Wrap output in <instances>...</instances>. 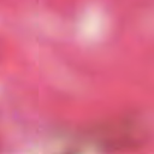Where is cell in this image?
I'll use <instances>...</instances> for the list:
<instances>
[{"label":"cell","instance_id":"obj_1","mask_svg":"<svg viewBox=\"0 0 154 154\" xmlns=\"http://www.w3.org/2000/svg\"><path fill=\"white\" fill-rule=\"evenodd\" d=\"M87 144L106 154L129 153L144 143V129L135 116H116L84 128L81 132Z\"/></svg>","mask_w":154,"mask_h":154}]
</instances>
